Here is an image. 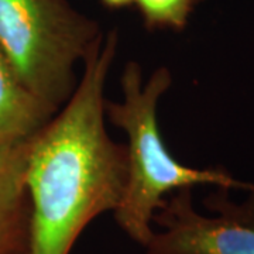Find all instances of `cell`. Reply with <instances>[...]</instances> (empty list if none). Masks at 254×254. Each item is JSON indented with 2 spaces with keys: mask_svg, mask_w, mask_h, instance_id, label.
<instances>
[{
  "mask_svg": "<svg viewBox=\"0 0 254 254\" xmlns=\"http://www.w3.org/2000/svg\"><path fill=\"white\" fill-rule=\"evenodd\" d=\"M116 48L112 31L83 63L71 99L30 138V254H69L92 220L113 213L125 196L127 147L108 134L105 113Z\"/></svg>",
  "mask_w": 254,
  "mask_h": 254,
  "instance_id": "1",
  "label": "cell"
},
{
  "mask_svg": "<svg viewBox=\"0 0 254 254\" xmlns=\"http://www.w3.org/2000/svg\"><path fill=\"white\" fill-rule=\"evenodd\" d=\"M173 85V75L160 66L143 79L136 61L125 65L120 86L122 102L106 99V120L127 137L128 174L125 196L113 212L118 226L144 247L151 237L153 219L167 196L198 185L249 190L252 182L235 178L225 168L198 170L181 164L164 143L158 127V103Z\"/></svg>",
  "mask_w": 254,
  "mask_h": 254,
  "instance_id": "2",
  "label": "cell"
},
{
  "mask_svg": "<svg viewBox=\"0 0 254 254\" xmlns=\"http://www.w3.org/2000/svg\"><path fill=\"white\" fill-rule=\"evenodd\" d=\"M103 38L98 21L66 0H0V50L28 89L57 112L76 89V66Z\"/></svg>",
  "mask_w": 254,
  "mask_h": 254,
  "instance_id": "3",
  "label": "cell"
},
{
  "mask_svg": "<svg viewBox=\"0 0 254 254\" xmlns=\"http://www.w3.org/2000/svg\"><path fill=\"white\" fill-rule=\"evenodd\" d=\"M236 202L229 188H215L203 198L208 215L196 210L192 190L171 193L155 212L147 254H254V184Z\"/></svg>",
  "mask_w": 254,
  "mask_h": 254,
  "instance_id": "4",
  "label": "cell"
},
{
  "mask_svg": "<svg viewBox=\"0 0 254 254\" xmlns=\"http://www.w3.org/2000/svg\"><path fill=\"white\" fill-rule=\"evenodd\" d=\"M28 144L30 140L0 150V254H30Z\"/></svg>",
  "mask_w": 254,
  "mask_h": 254,
  "instance_id": "5",
  "label": "cell"
},
{
  "mask_svg": "<svg viewBox=\"0 0 254 254\" xmlns=\"http://www.w3.org/2000/svg\"><path fill=\"white\" fill-rule=\"evenodd\" d=\"M57 115L28 89L0 50V150L27 141Z\"/></svg>",
  "mask_w": 254,
  "mask_h": 254,
  "instance_id": "6",
  "label": "cell"
},
{
  "mask_svg": "<svg viewBox=\"0 0 254 254\" xmlns=\"http://www.w3.org/2000/svg\"><path fill=\"white\" fill-rule=\"evenodd\" d=\"M202 0H134L144 24L151 30L181 31Z\"/></svg>",
  "mask_w": 254,
  "mask_h": 254,
  "instance_id": "7",
  "label": "cell"
},
{
  "mask_svg": "<svg viewBox=\"0 0 254 254\" xmlns=\"http://www.w3.org/2000/svg\"><path fill=\"white\" fill-rule=\"evenodd\" d=\"M105 6L112 7V9H120V7H125L128 6L130 3H133L134 0H102Z\"/></svg>",
  "mask_w": 254,
  "mask_h": 254,
  "instance_id": "8",
  "label": "cell"
}]
</instances>
